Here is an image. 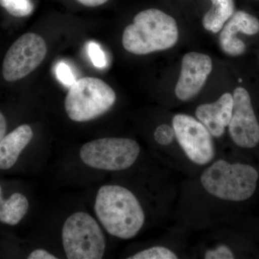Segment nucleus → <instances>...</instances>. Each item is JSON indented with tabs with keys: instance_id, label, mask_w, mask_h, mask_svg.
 Listing matches in <instances>:
<instances>
[{
	"instance_id": "f257e3e1",
	"label": "nucleus",
	"mask_w": 259,
	"mask_h": 259,
	"mask_svg": "<svg viewBox=\"0 0 259 259\" xmlns=\"http://www.w3.org/2000/svg\"><path fill=\"white\" fill-rule=\"evenodd\" d=\"M95 213L109 234L131 239L145 222L144 209L131 191L117 185H105L97 192Z\"/></svg>"
},
{
	"instance_id": "f03ea898",
	"label": "nucleus",
	"mask_w": 259,
	"mask_h": 259,
	"mask_svg": "<svg viewBox=\"0 0 259 259\" xmlns=\"http://www.w3.org/2000/svg\"><path fill=\"white\" fill-rule=\"evenodd\" d=\"M179 31L175 19L157 9H148L135 16L134 23L122 34L124 49L136 55L166 50L177 44Z\"/></svg>"
},
{
	"instance_id": "7ed1b4c3",
	"label": "nucleus",
	"mask_w": 259,
	"mask_h": 259,
	"mask_svg": "<svg viewBox=\"0 0 259 259\" xmlns=\"http://www.w3.org/2000/svg\"><path fill=\"white\" fill-rule=\"evenodd\" d=\"M258 173L244 163H230L218 160L201 176V182L209 194L224 200L241 202L252 197L256 190Z\"/></svg>"
},
{
	"instance_id": "20e7f679",
	"label": "nucleus",
	"mask_w": 259,
	"mask_h": 259,
	"mask_svg": "<svg viewBox=\"0 0 259 259\" xmlns=\"http://www.w3.org/2000/svg\"><path fill=\"white\" fill-rule=\"evenodd\" d=\"M115 101V92L105 81L95 77H83L70 87L64 107L71 120L87 122L110 110Z\"/></svg>"
},
{
	"instance_id": "39448f33",
	"label": "nucleus",
	"mask_w": 259,
	"mask_h": 259,
	"mask_svg": "<svg viewBox=\"0 0 259 259\" xmlns=\"http://www.w3.org/2000/svg\"><path fill=\"white\" fill-rule=\"evenodd\" d=\"M62 242L69 259H101L106 248L105 236L88 213L75 212L65 221Z\"/></svg>"
},
{
	"instance_id": "423d86ee",
	"label": "nucleus",
	"mask_w": 259,
	"mask_h": 259,
	"mask_svg": "<svg viewBox=\"0 0 259 259\" xmlns=\"http://www.w3.org/2000/svg\"><path fill=\"white\" fill-rule=\"evenodd\" d=\"M139 153V145L134 140L105 138L83 145L79 155L83 163L91 168L121 171L132 166Z\"/></svg>"
},
{
	"instance_id": "0eeeda50",
	"label": "nucleus",
	"mask_w": 259,
	"mask_h": 259,
	"mask_svg": "<svg viewBox=\"0 0 259 259\" xmlns=\"http://www.w3.org/2000/svg\"><path fill=\"white\" fill-rule=\"evenodd\" d=\"M47 54V44L41 36L32 32L24 34L5 56L3 77L8 81L23 79L41 64Z\"/></svg>"
},
{
	"instance_id": "6e6552de",
	"label": "nucleus",
	"mask_w": 259,
	"mask_h": 259,
	"mask_svg": "<svg viewBox=\"0 0 259 259\" xmlns=\"http://www.w3.org/2000/svg\"><path fill=\"white\" fill-rule=\"evenodd\" d=\"M175 136L191 161L204 165L214 156L212 135L207 127L192 116L178 114L172 120Z\"/></svg>"
},
{
	"instance_id": "1a4fd4ad",
	"label": "nucleus",
	"mask_w": 259,
	"mask_h": 259,
	"mask_svg": "<svg viewBox=\"0 0 259 259\" xmlns=\"http://www.w3.org/2000/svg\"><path fill=\"white\" fill-rule=\"evenodd\" d=\"M233 97V113L228 125L230 136L240 147H255L259 142V124L249 94L244 88H238Z\"/></svg>"
},
{
	"instance_id": "9d476101",
	"label": "nucleus",
	"mask_w": 259,
	"mask_h": 259,
	"mask_svg": "<svg viewBox=\"0 0 259 259\" xmlns=\"http://www.w3.org/2000/svg\"><path fill=\"white\" fill-rule=\"evenodd\" d=\"M212 69L209 56L188 53L182 59L180 79L175 88L177 97L182 101L193 98L200 92Z\"/></svg>"
},
{
	"instance_id": "9b49d317",
	"label": "nucleus",
	"mask_w": 259,
	"mask_h": 259,
	"mask_svg": "<svg viewBox=\"0 0 259 259\" xmlns=\"http://www.w3.org/2000/svg\"><path fill=\"white\" fill-rule=\"evenodd\" d=\"M255 35L259 32V21L244 11L233 13L223 26L220 35V44L224 52L232 56L241 55L245 50L244 42L236 37L238 32Z\"/></svg>"
},
{
	"instance_id": "f8f14e48",
	"label": "nucleus",
	"mask_w": 259,
	"mask_h": 259,
	"mask_svg": "<svg viewBox=\"0 0 259 259\" xmlns=\"http://www.w3.org/2000/svg\"><path fill=\"white\" fill-rule=\"evenodd\" d=\"M233 109V97L230 93L223 94L213 103L199 105L196 110L197 119L214 137L222 136L229 125Z\"/></svg>"
},
{
	"instance_id": "ddd939ff",
	"label": "nucleus",
	"mask_w": 259,
	"mask_h": 259,
	"mask_svg": "<svg viewBox=\"0 0 259 259\" xmlns=\"http://www.w3.org/2000/svg\"><path fill=\"white\" fill-rule=\"evenodd\" d=\"M33 136L28 125H22L7 135L0 143V169L8 170L14 166L22 151Z\"/></svg>"
},
{
	"instance_id": "4468645a",
	"label": "nucleus",
	"mask_w": 259,
	"mask_h": 259,
	"mask_svg": "<svg viewBox=\"0 0 259 259\" xmlns=\"http://www.w3.org/2000/svg\"><path fill=\"white\" fill-rule=\"evenodd\" d=\"M29 209V202L25 195L14 193L8 199L3 197V192L0 186V222L10 226H16Z\"/></svg>"
},
{
	"instance_id": "2eb2a0df",
	"label": "nucleus",
	"mask_w": 259,
	"mask_h": 259,
	"mask_svg": "<svg viewBox=\"0 0 259 259\" xmlns=\"http://www.w3.org/2000/svg\"><path fill=\"white\" fill-rule=\"evenodd\" d=\"M212 7L204 15L202 24L209 31L217 33L234 13V0H210Z\"/></svg>"
},
{
	"instance_id": "dca6fc26",
	"label": "nucleus",
	"mask_w": 259,
	"mask_h": 259,
	"mask_svg": "<svg viewBox=\"0 0 259 259\" xmlns=\"http://www.w3.org/2000/svg\"><path fill=\"white\" fill-rule=\"evenodd\" d=\"M0 5L9 14L17 18L28 16L34 9L30 0H0Z\"/></svg>"
},
{
	"instance_id": "f3484780",
	"label": "nucleus",
	"mask_w": 259,
	"mask_h": 259,
	"mask_svg": "<svg viewBox=\"0 0 259 259\" xmlns=\"http://www.w3.org/2000/svg\"><path fill=\"white\" fill-rule=\"evenodd\" d=\"M177 255L163 246H154L139 252L128 259H177Z\"/></svg>"
},
{
	"instance_id": "a211bd4d",
	"label": "nucleus",
	"mask_w": 259,
	"mask_h": 259,
	"mask_svg": "<svg viewBox=\"0 0 259 259\" xmlns=\"http://www.w3.org/2000/svg\"><path fill=\"white\" fill-rule=\"evenodd\" d=\"M88 54L94 66L100 69H103L107 65L106 55L102 50L99 44L90 42L88 47Z\"/></svg>"
},
{
	"instance_id": "6ab92c4d",
	"label": "nucleus",
	"mask_w": 259,
	"mask_h": 259,
	"mask_svg": "<svg viewBox=\"0 0 259 259\" xmlns=\"http://www.w3.org/2000/svg\"><path fill=\"white\" fill-rule=\"evenodd\" d=\"M175 133L171 126L162 124L158 126L154 132V139L161 146H168L173 142Z\"/></svg>"
},
{
	"instance_id": "aec40b11",
	"label": "nucleus",
	"mask_w": 259,
	"mask_h": 259,
	"mask_svg": "<svg viewBox=\"0 0 259 259\" xmlns=\"http://www.w3.org/2000/svg\"><path fill=\"white\" fill-rule=\"evenodd\" d=\"M56 74L57 79L64 83L65 86L71 87L76 82V78H75L72 71L69 65L66 63L61 61L58 63L56 66Z\"/></svg>"
},
{
	"instance_id": "412c9836",
	"label": "nucleus",
	"mask_w": 259,
	"mask_h": 259,
	"mask_svg": "<svg viewBox=\"0 0 259 259\" xmlns=\"http://www.w3.org/2000/svg\"><path fill=\"white\" fill-rule=\"evenodd\" d=\"M206 259H233L234 258L232 250L224 245H219L215 249L207 250L204 255Z\"/></svg>"
},
{
	"instance_id": "4be33fe9",
	"label": "nucleus",
	"mask_w": 259,
	"mask_h": 259,
	"mask_svg": "<svg viewBox=\"0 0 259 259\" xmlns=\"http://www.w3.org/2000/svg\"><path fill=\"white\" fill-rule=\"evenodd\" d=\"M28 259H56L55 255L49 253L47 250L37 249L33 250L28 256Z\"/></svg>"
},
{
	"instance_id": "5701e85b",
	"label": "nucleus",
	"mask_w": 259,
	"mask_h": 259,
	"mask_svg": "<svg viewBox=\"0 0 259 259\" xmlns=\"http://www.w3.org/2000/svg\"><path fill=\"white\" fill-rule=\"evenodd\" d=\"M81 5L87 7H97L105 4L108 0H76Z\"/></svg>"
},
{
	"instance_id": "b1692460",
	"label": "nucleus",
	"mask_w": 259,
	"mask_h": 259,
	"mask_svg": "<svg viewBox=\"0 0 259 259\" xmlns=\"http://www.w3.org/2000/svg\"><path fill=\"white\" fill-rule=\"evenodd\" d=\"M7 131V122L5 116L0 112V143L4 139Z\"/></svg>"
},
{
	"instance_id": "393cba45",
	"label": "nucleus",
	"mask_w": 259,
	"mask_h": 259,
	"mask_svg": "<svg viewBox=\"0 0 259 259\" xmlns=\"http://www.w3.org/2000/svg\"><path fill=\"white\" fill-rule=\"evenodd\" d=\"M239 81H240V82H241V81H242V79H239Z\"/></svg>"
}]
</instances>
